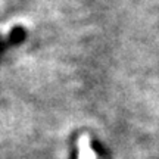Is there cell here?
<instances>
[{"label":"cell","instance_id":"cell-1","mask_svg":"<svg viewBox=\"0 0 159 159\" xmlns=\"http://www.w3.org/2000/svg\"><path fill=\"white\" fill-rule=\"evenodd\" d=\"M78 156L80 159H96V153L91 150L90 139L87 134H83L78 140Z\"/></svg>","mask_w":159,"mask_h":159},{"label":"cell","instance_id":"cell-2","mask_svg":"<svg viewBox=\"0 0 159 159\" xmlns=\"http://www.w3.org/2000/svg\"><path fill=\"white\" fill-rule=\"evenodd\" d=\"M24 37V30L22 28H15L11 31V34H9V40L11 41H19V40H22Z\"/></svg>","mask_w":159,"mask_h":159}]
</instances>
